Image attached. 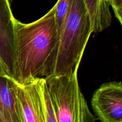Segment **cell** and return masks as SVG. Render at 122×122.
<instances>
[{"label": "cell", "mask_w": 122, "mask_h": 122, "mask_svg": "<svg viewBox=\"0 0 122 122\" xmlns=\"http://www.w3.org/2000/svg\"><path fill=\"white\" fill-rule=\"evenodd\" d=\"M45 87L44 78L25 84L17 83L16 94L23 122H46Z\"/></svg>", "instance_id": "cell-5"}, {"label": "cell", "mask_w": 122, "mask_h": 122, "mask_svg": "<svg viewBox=\"0 0 122 122\" xmlns=\"http://www.w3.org/2000/svg\"><path fill=\"white\" fill-rule=\"evenodd\" d=\"M14 27V81L25 84L53 75L59 43L54 7L32 23L15 19Z\"/></svg>", "instance_id": "cell-1"}, {"label": "cell", "mask_w": 122, "mask_h": 122, "mask_svg": "<svg viewBox=\"0 0 122 122\" xmlns=\"http://www.w3.org/2000/svg\"><path fill=\"white\" fill-rule=\"evenodd\" d=\"M89 15L92 33H100L108 28L112 22L108 0H83Z\"/></svg>", "instance_id": "cell-8"}, {"label": "cell", "mask_w": 122, "mask_h": 122, "mask_svg": "<svg viewBox=\"0 0 122 122\" xmlns=\"http://www.w3.org/2000/svg\"><path fill=\"white\" fill-rule=\"evenodd\" d=\"M11 0H0V59L7 74L13 78L15 60V17Z\"/></svg>", "instance_id": "cell-6"}, {"label": "cell", "mask_w": 122, "mask_h": 122, "mask_svg": "<svg viewBox=\"0 0 122 122\" xmlns=\"http://www.w3.org/2000/svg\"><path fill=\"white\" fill-rule=\"evenodd\" d=\"M71 0H58L54 6L57 32L60 37L64 20L67 14Z\"/></svg>", "instance_id": "cell-9"}, {"label": "cell", "mask_w": 122, "mask_h": 122, "mask_svg": "<svg viewBox=\"0 0 122 122\" xmlns=\"http://www.w3.org/2000/svg\"><path fill=\"white\" fill-rule=\"evenodd\" d=\"M5 75H8V74L2 61L0 59V76H5Z\"/></svg>", "instance_id": "cell-11"}, {"label": "cell", "mask_w": 122, "mask_h": 122, "mask_svg": "<svg viewBox=\"0 0 122 122\" xmlns=\"http://www.w3.org/2000/svg\"><path fill=\"white\" fill-rule=\"evenodd\" d=\"M91 106L101 122H122L121 81L102 84L94 92Z\"/></svg>", "instance_id": "cell-4"}, {"label": "cell", "mask_w": 122, "mask_h": 122, "mask_svg": "<svg viewBox=\"0 0 122 122\" xmlns=\"http://www.w3.org/2000/svg\"><path fill=\"white\" fill-rule=\"evenodd\" d=\"M57 122H95L81 90L77 72L45 78Z\"/></svg>", "instance_id": "cell-3"}, {"label": "cell", "mask_w": 122, "mask_h": 122, "mask_svg": "<svg viewBox=\"0 0 122 122\" xmlns=\"http://www.w3.org/2000/svg\"><path fill=\"white\" fill-rule=\"evenodd\" d=\"M91 33L90 19L83 0H71L60 34L53 75L77 72Z\"/></svg>", "instance_id": "cell-2"}, {"label": "cell", "mask_w": 122, "mask_h": 122, "mask_svg": "<svg viewBox=\"0 0 122 122\" xmlns=\"http://www.w3.org/2000/svg\"><path fill=\"white\" fill-rule=\"evenodd\" d=\"M0 122H8L5 119L4 117L2 116V114L1 113H0Z\"/></svg>", "instance_id": "cell-12"}, {"label": "cell", "mask_w": 122, "mask_h": 122, "mask_svg": "<svg viewBox=\"0 0 122 122\" xmlns=\"http://www.w3.org/2000/svg\"><path fill=\"white\" fill-rule=\"evenodd\" d=\"M110 6L113 8L114 16L122 24V0H108Z\"/></svg>", "instance_id": "cell-10"}, {"label": "cell", "mask_w": 122, "mask_h": 122, "mask_svg": "<svg viewBox=\"0 0 122 122\" xmlns=\"http://www.w3.org/2000/svg\"><path fill=\"white\" fill-rule=\"evenodd\" d=\"M16 87L17 83L12 78L0 76V113L8 122H23Z\"/></svg>", "instance_id": "cell-7"}]
</instances>
